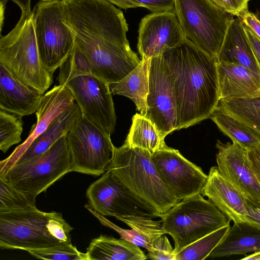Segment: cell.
I'll return each mask as SVG.
<instances>
[{
  "instance_id": "6da1fadb",
  "label": "cell",
  "mask_w": 260,
  "mask_h": 260,
  "mask_svg": "<svg viewBox=\"0 0 260 260\" xmlns=\"http://www.w3.org/2000/svg\"><path fill=\"white\" fill-rule=\"evenodd\" d=\"M161 55L174 77L176 129L209 118L220 100L217 59L186 38Z\"/></svg>"
},
{
  "instance_id": "7a4b0ae2",
  "label": "cell",
  "mask_w": 260,
  "mask_h": 260,
  "mask_svg": "<svg viewBox=\"0 0 260 260\" xmlns=\"http://www.w3.org/2000/svg\"><path fill=\"white\" fill-rule=\"evenodd\" d=\"M73 230L62 214L55 211L36 208L0 213V247L27 251L71 244Z\"/></svg>"
},
{
  "instance_id": "3957f363",
  "label": "cell",
  "mask_w": 260,
  "mask_h": 260,
  "mask_svg": "<svg viewBox=\"0 0 260 260\" xmlns=\"http://www.w3.org/2000/svg\"><path fill=\"white\" fill-rule=\"evenodd\" d=\"M130 190L148 203L158 217L179 201L161 180L147 150L125 144L114 146L107 170Z\"/></svg>"
},
{
  "instance_id": "277c9868",
  "label": "cell",
  "mask_w": 260,
  "mask_h": 260,
  "mask_svg": "<svg viewBox=\"0 0 260 260\" xmlns=\"http://www.w3.org/2000/svg\"><path fill=\"white\" fill-rule=\"evenodd\" d=\"M34 10L21 14L15 27L0 39V63L15 77L43 94L50 87L53 74L44 65L38 48Z\"/></svg>"
},
{
  "instance_id": "5b68a950",
  "label": "cell",
  "mask_w": 260,
  "mask_h": 260,
  "mask_svg": "<svg viewBox=\"0 0 260 260\" xmlns=\"http://www.w3.org/2000/svg\"><path fill=\"white\" fill-rule=\"evenodd\" d=\"M159 217L166 234L174 240L175 255L231 221L201 194L181 200Z\"/></svg>"
},
{
  "instance_id": "8992f818",
  "label": "cell",
  "mask_w": 260,
  "mask_h": 260,
  "mask_svg": "<svg viewBox=\"0 0 260 260\" xmlns=\"http://www.w3.org/2000/svg\"><path fill=\"white\" fill-rule=\"evenodd\" d=\"M174 11L185 38L217 60L233 16L209 0H175Z\"/></svg>"
},
{
  "instance_id": "52a82bcc",
  "label": "cell",
  "mask_w": 260,
  "mask_h": 260,
  "mask_svg": "<svg viewBox=\"0 0 260 260\" xmlns=\"http://www.w3.org/2000/svg\"><path fill=\"white\" fill-rule=\"evenodd\" d=\"M70 172L72 166L66 135L41 155L13 165L0 174V178L21 191L37 196Z\"/></svg>"
},
{
  "instance_id": "ba28073f",
  "label": "cell",
  "mask_w": 260,
  "mask_h": 260,
  "mask_svg": "<svg viewBox=\"0 0 260 260\" xmlns=\"http://www.w3.org/2000/svg\"><path fill=\"white\" fill-rule=\"evenodd\" d=\"M34 12L40 56L46 68L53 75L71 55L74 46V37L65 23L60 0H41Z\"/></svg>"
},
{
  "instance_id": "9c48e42d",
  "label": "cell",
  "mask_w": 260,
  "mask_h": 260,
  "mask_svg": "<svg viewBox=\"0 0 260 260\" xmlns=\"http://www.w3.org/2000/svg\"><path fill=\"white\" fill-rule=\"evenodd\" d=\"M110 137L81 116L66 135L72 172L103 174L113 155L114 145Z\"/></svg>"
},
{
  "instance_id": "30bf717a",
  "label": "cell",
  "mask_w": 260,
  "mask_h": 260,
  "mask_svg": "<svg viewBox=\"0 0 260 260\" xmlns=\"http://www.w3.org/2000/svg\"><path fill=\"white\" fill-rule=\"evenodd\" d=\"M91 208L104 216L158 217L146 202L130 190L113 173L107 170L86 191Z\"/></svg>"
},
{
  "instance_id": "8fae6325",
  "label": "cell",
  "mask_w": 260,
  "mask_h": 260,
  "mask_svg": "<svg viewBox=\"0 0 260 260\" xmlns=\"http://www.w3.org/2000/svg\"><path fill=\"white\" fill-rule=\"evenodd\" d=\"M61 85L70 90L84 119L107 135L114 133L116 116L108 84L94 76L81 75Z\"/></svg>"
},
{
  "instance_id": "7c38bea8",
  "label": "cell",
  "mask_w": 260,
  "mask_h": 260,
  "mask_svg": "<svg viewBox=\"0 0 260 260\" xmlns=\"http://www.w3.org/2000/svg\"><path fill=\"white\" fill-rule=\"evenodd\" d=\"M145 117L164 138L176 130L174 77L162 55L150 59L149 90Z\"/></svg>"
},
{
  "instance_id": "4fadbf2b",
  "label": "cell",
  "mask_w": 260,
  "mask_h": 260,
  "mask_svg": "<svg viewBox=\"0 0 260 260\" xmlns=\"http://www.w3.org/2000/svg\"><path fill=\"white\" fill-rule=\"evenodd\" d=\"M161 180L179 200L201 194L208 178L202 168L168 146L151 155Z\"/></svg>"
},
{
  "instance_id": "5bb4252c",
  "label": "cell",
  "mask_w": 260,
  "mask_h": 260,
  "mask_svg": "<svg viewBox=\"0 0 260 260\" xmlns=\"http://www.w3.org/2000/svg\"><path fill=\"white\" fill-rule=\"evenodd\" d=\"M186 39L174 11L152 12L139 25L137 48L142 58L161 55Z\"/></svg>"
},
{
  "instance_id": "9a60e30c",
  "label": "cell",
  "mask_w": 260,
  "mask_h": 260,
  "mask_svg": "<svg viewBox=\"0 0 260 260\" xmlns=\"http://www.w3.org/2000/svg\"><path fill=\"white\" fill-rule=\"evenodd\" d=\"M216 148L220 173L246 200L260 204V181L252 168L248 150L237 142L220 140Z\"/></svg>"
},
{
  "instance_id": "2e32d148",
  "label": "cell",
  "mask_w": 260,
  "mask_h": 260,
  "mask_svg": "<svg viewBox=\"0 0 260 260\" xmlns=\"http://www.w3.org/2000/svg\"><path fill=\"white\" fill-rule=\"evenodd\" d=\"M70 90L65 85H55L46 92L36 112L37 122L31 127L27 139L18 146L7 158L0 162V174L14 165L31 143L44 133L54 120L75 102Z\"/></svg>"
},
{
  "instance_id": "e0dca14e",
  "label": "cell",
  "mask_w": 260,
  "mask_h": 260,
  "mask_svg": "<svg viewBox=\"0 0 260 260\" xmlns=\"http://www.w3.org/2000/svg\"><path fill=\"white\" fill-rule=\"evenodd\" d=\"M201 194L233 223L246 222V199L222 175L217 167L210 168Z\"/></svg>"
},
{
  "instance_id": "ac0fdd59",
  "label": "cell",
  "mask_w": 260,
  "mask_h": 260,
  "mask_svg": "<svg viewBox=\"0 0 260 260\" xmlns=\"http://www.w3.org/2000/svg\"><path fill=\"white\" fill-rule=\"evenodd\" d=\"M43 94L22 82L0 63V109L22 117L36 113Z\"/></svg>"
},
{
  "instance_id": "d6986e66",
  "label": "cell",
  "mask_w": 260,
  "mask_h": 260,
  "mask_svg": "<svg viewBox=\"0 0 260 260\" xmlns=\"http://www.w3.org/2000/svg\"><path fill=\"white\" fill-rule=\"evenodd\" d=\"M220 99L260 95V76L240 64L217 62Z\"/></svg>"
},
{
  "instance_id": "ffe728a7",
  "label": "cell",
  "mask_w": 260,
  "mask_h": 260,
  "mask_svg": "<svg viewBox=\"0 0 260 260\" xmlns=\"http://www.w3.org/2000/svg\"><path fill=\"white\" fill-rule=\"evenodd\" d=\"M260 250V228L248 222L234 223L208 258L246 255Z\"/></svg>"
},
{
  "instance_id": "44dd1931",
  "label": "cell",
  "mask_w": 260,
  "mask_h": 260,
  "mask_svg": "<svg viewBox=\"0 0 260 260\" xmlns=\"http://www.w3.org/2000/svg\"><path fill=\"white\" fill-rule=\"evenodd\" d=\"M241 65L260 76V69L240 20L233 18L217 57V62Z\"/></svg>"
},
{
  "instance_id": "7402d4cb",
  "label": "cell",
  "mask_w": 260,
  "mask_h": 260,
  "mask_svg": "<svg viewBox=\"0 0 260 260\" xmlns=\"http://www.w3.org/2000/svg\"><path fill=\"white\" fill-rule=\"evenodd\" d=\"M81 116L80 108L75 101L34 140L15 164L25 162L44 153L59 138L67 135Z\"/></svg>"
},
{
  "instance_id": "603a6c76",
  "label": "cell",
  "mask_w": 260,
  "mask_h": 260,
  "mask_svg": "<svg viewBox=\"0 0 260 260\" xmlns=\"http://www.w3.org/2000/svg\"><path fill=\"white\" fill-rule=\"evenodd\" d=\"M150 59L142 58L140 63L122 79L109 84L112 94L128 98L134 102L140 114L144 116L147 111Z\"/></svg>"
},
{
  "instance_id": "cb8c5ba5",
  "label": "cell",
  "mask_w": 260,
  "mask_h": 260,
  "mask_svg": "<svg viewBox=\"0 0 260 260\" xmlns=\"http://www.w3.org/2000/svg\"><path fill=\"white\" fill-rule=\"evenodd\" d=\"M87 260H144L148 258L140 247L124 239L101 235L93 239L87 248Z\"/></svg>"
},
{
  "instance_id": "d4e9b609",
  "label": "cell",
  "mask_w": 260,
  "mask_h": 260,
  "mask_svg": "<svg viewBox=\"0 0 260 260\" xmlns=\"http://www.w3.org/2000/svg\"><path fill=\"white\" fill-rule=\"evenodd\" d=\"M124 144L131 148L147 150L151 155L168 147L165 138L154 124L138 113L132 118L130 130Z\"/></svg>"
},
{
  "instance_id": "484cf974",
  "label": "cell",
  "mask_w": 260,
  "mask_h": 260,
  "mask_svg": "<svg viewBox=\"0 0 260 260\" xmlns=\"http://www.w3.org/2000/svg\"><path fill=\"white\" fill-rule=\"evenodd\" d=\"M216 109L248 127L260 137V95L253 98L220 99Z\"/></svg>"
},
{
  "instance_id": "4316f807",
  "label": "cell",
  "mask_w": 260,
  "mask_h": 260,
  "mask_svg": "<svg viewBox=\"0 0 260 260\" xmlns=\"http://www.w3.org/2000/svg\"><path fill=\"white\" fill-rule=\"evenodd\" d=\"M209 118L232 142L248 150L260 144V137L257 134L228 114L215 109Z\"/></svg>"
},
{
  "instance_id": "83f0119b",
  "label": "cell",
  "mask_w": 260,
  "mask_h": 260,
  "mask_svg": "<svg viewBox=\"0 0 260 260\" xmlns=\"http://www.w3.org/2000/svg\"><path fill=\"white\" fill-rule=\"evenodd\" d=\"M230 223L203 237L175 254V260H203L218 245L226 234Z\"/></svg>"
},
{
  "instance_id": "f1b7e54d",
  "label": "cell",
  "mask_w": 260,
  "mask_h": 260,
  "mask_svg": "<svg viewBox=\"0 0 260 260\" xmlns=\"http://www.w3.org/2000/svg\"><path fill=\"white\" fill-rule=\"evenodd\" d=\"M37 197L21 191L0 178V213L36 208Z\"/></svg>"
},
{
  "instance_id": "f546056e",
  "label": "cell",
  "mask_w": 260,
  "mask_h": 260,
  "mask_svg": "<svg viewBox=\"0 0 260 260\" xmlns=\"http://www.w3.org/2000/svg\"><path fill=\"white\" fill-rule=\"evenodd\" d=\"M23 125L21 117L0 109V149L3 152L21 141Z\"/></svg>"
},
{
  "instance_id": "4dcf8cb0",
  "label": "cell",
  "mask_w": 260,
  "mask_h": 260,
  "mask_svg": "<svg viewBox=\"0 0 260 260\" xmlns=\"http://www.w3.org/2000/svg\"><path fill=\"white\" fill-rule=\"evenodd\" d=\"M116 219L138 232L151 246L152 249L153 244L162 236L167 234L163 228L161 220L155 221L151 218L136 216L118 217Z\"/></svg>"
},
{
  "instance_id": "1f68e13d",
  "label": "cell",
  "mask_w": 260,
  "mask_h": 260,
  "mask_svg": "<svg viewBox=\"0 0 260 260\" xmlns=\"http://www.w3.org/2000/svg\"><path fill=\"white\" fill-rule=\"evenodd\" d=\"M27 252L32 256L43 259L87 260L86 253L80 252L72 243Z\"/></svg>"
},
{
  "instance_id": "d6a6232c",
  "label": "cell",
  "mask_w": 260,
  "mask_h": 260,
  "mask_svg": "<svg viewBox=\"0 0 260 260\" xmlns=\"http://www.w3.org/2000/svg\"><path fill=\"white\" fill-rule=\"evenodd\" d=\"M148 258L155 260H175L174 248L165 235L152 246V250L148 252Z\"/></svg>"
},
{
  "instance_id": "836d02e7",
  "label": "cell",
  "mask_w": 260,
  "mask_h": 260,
  "mask_svg": "<svg viewBox=\"0 0 260 260\" xmlns=\"http://www.w3.org/2000/svg\"><path fill=\"white\" fill-rule=\"evenodd\" d=\"M214 5L232 16L237 17L248 9L250 0H209Z\"/></svg>"
},
{
  "instance_id": "e575fe53",
  "label": "cell",
  "mask_w": 260,
  "mask_h": 260,
  "mask_svg": "<svg viewBox=\"0 0 260 260\" xmlns=\"http://www.w3.org/2000/svg\"><path fill=\"white\" fill-rule=\"evenodd\" d=\"M152 12L174 11L175 0H133Z\"/></svg>"
},
{
  "instance_id": "d590c367",
  "label": "cell",
  "mask_w": 260,
  "mask_h": 260,
  "mask_svg": "<svg viewBox=\"0 0 260 260\" xmlns=\"http://www.w3.org/2000/svg\"><path fill=\"white\" fill-rule=\"evenodd\" d=\"M237 18L260 39V19L247 9L241 12Z\"/></svg>"
},
{
  "instance_id": "8d00e7d4",
  "label": "cell",
  "mask_w": 260,
  "mask_h": 260,
  "mask_svg": "<svg viewBox=\"0 0 260 260\" xmlns=\"http://www.w3.org/2000/svg\"><path fill=\"white\" fill-rule=\"evenodd\" d=\"M246 222L260 228V204L246 200Z\"/></svg>"
},
{
  "instance_id": "74e56055",
  "label": "cell",
  "mask_w": 260,
  "mask_h": 260,
  "mask_svg": "<svg viewBox=\"0 0 260 260\" xmlns=\"http://www.w3.org/2000/svg\"><path fill=\"white\" fill-rule=\"evenodd\" d=\"M243 27L260 69V39L244 24Z\"/></svg>"
},
{
  "instance_id": "f35d334b",
  "label": "cell",
  "mask_w": 260,
  "mask_h": 260,
  "mask_svg": "<svg viewBox=\"0 0 260 260\" xmlns=\"http://www.w3.org/2000/svg\"><path fill=\"white\" fill-rule=\"evenodd\" d=\"M252 168L260 181V144L248 149Z\"/></svg>"
},
{
  "instance_id": "ab89813d",
  "label": "cell",
  "mask_w": 260,
  "mask_h": 260,
  "mask_svg": "<svg viewBox=\"0 0 260 260\" xmlns=\"http://www.w3.org/2000/svg\"><path fill=\"white\" fill-rule=\"evenodd\" d=\"M113 5H116L119 8L126 10L129 8H136L142 7L137 2L133 0H106Z\"/></svg>"
},
{
  "instance_id": "60d3db41",
  "label": "cell",
  "mask_w": 260,
  "mask_h": 260,
  "mask_svg": "<svg viewBox=\"0 0 260 260\" xmlns=\"http://www.w3.org/2000/svg\"><path fill=\"white\" fill-rule=\"evenodd\" d=\"M18 6L21 10V14H29L31 12V0H11Z\"/></svg>"
},
{
  "instance_id": "b9f144b4",
  "label": "cell",
  "mask_w": 260,
  "mask_h": 260,
  "mask_svg": "<svg viewBox=\"0 0 260 260\" xmlns=\"http://www.w3.org/2000/svg\"><path fill=\"white\" fill-rule=\"evenodd\" d=\"M242 260H260V250L251 253L248 255H245V256L242 258Z\"/></svg>"
},
{
  "instance_id": "7bdbcfd3",
  "label": "cell",
  "mask_w": 260,
  "mask_h": 260,
  "mask_svg": "<svg viewBox=\"0 0 260 260\" xmlns=\"http://www.w3.org/2000/svg\"><path fill=\"white\" fill-rule=\"evenodd\" d=\"M8 0H5L1 1V31L2 29L3 22L4 19V13L5 9V5Z\"/></svg>"
},
{
  "instance_id": "ee69618b",
  "label": "cell",
  "mask_w": 260,
  "mask_h": 260,
  "mask_svg": "<svg viewBox=\"0 0 260 260\" xmlns=\"http://www.w3.org/2000/svg\"><path fill=\"white\" fill-rule=\"evenodd\" d=\"M42 1H51V0H42Z\"/></svg>"
}]
</instances>
